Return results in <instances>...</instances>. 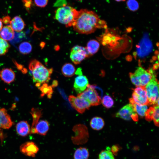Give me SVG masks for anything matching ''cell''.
Segmentation results:
<instances>
[{
	"instance_id": "1",
	"label": "cell",
	"mask_w": 159,
	"mask_h": 159,
	"mask_svg": "<svg viewBox=\"0 0 159 159\" xmlns=\"http://www.w3.org/2000/svg\"><path fill=\"white\" fill-rule=\"evenodd\" d=\"M72 26L75 31L85 34L93 33L97 28L107 27L105 21L100 19L94 11L86 9L79 11L77 18Z\"/></svg>"
},
{
	"instance_id": "2",
	"label": "cell",
	"mask_w": 159,
	"mask_h": 159,
	"mask_svg": "<svg viewBox=\"0 0 159 159\" xmlns=\"http://www.w3.org/2000/svg\"><path fill=\"white\" fill-rule=\"evenodd\" d=\"M29 68L34 82L41 85L48 82L53 72L52 68L48 69L36 59L32 60Z\"/></svg>"
},
{
	"instance_id": "3",
	"label": "cell",
	"mask_w": 159,
	"mask_h": 159,
	"mask_svg": "<svg viewBox=\"0 0 159 159\" xmlns=\"http://www.w3.org/2000/svg\"><path fill=\"white\" fill-rule=\"evenodd\" d=\"M79 11L69 6H64L55 11V18L59 23L66 27L73 26L78 15Z\"/></svg>"
},
{
	"instance_id": "4",
	"label": "cell",
	"mask_w": 159,
	"mask_h": 159,
	"mask_svg": "<svg viewBox=\"0 0 159 159\" xmlns=\"http://www.w3.org/2000/svg\"><path fill=\"white\" fill-rule=\"evenodd\" d=\"M154 71L145 70L139 67L134 73H130L129 77L132 83L136 87H145L151 80Z\"/></svg>"
},
{
	"instance_id": "5",
	"label": "cell",
	"mask_w": 159,
	"mask_h": 159,
	"mask_svg": "<svg viewBox=\"0 0 159 159\" xmlns=\"http://www.w3.org/2000/svg\"><path fill=\"white\" fill-rule=\"evenodd\" d=\"M145 87L149 105H159V83L154 72Z\"/></svg>"
},
{
	"instance_id": "6",
	"label": "cell",
	"mask_w": 159,
	"mask_h": 159,
	"mask_svg": "<svg viewBox=\"0 0 159 159\" xmlns=\"http://www.w3.org/2000/svg\"><path fill=\"white\" fill-rule=\"evenodd\" d=\"M129 101L138 104L149 105L145 87L138 86L133 89L132 97L130 99Z\"/></svg>"
},
{
	"instance_id": "7",
	"label": "cell",
	"mask_w": 159,
	"mask_h": 159,
	"mask_svg": "<svg viewBox=\"0 0 159 159\" xmlns=\"http://www.w3.org/2000/svg\"><path fill=\"white\" fill-rule=\"evenodd\" d=\"M90 56L86 47L77 45L71 49L70 58L75 64H78L86 58Z\"/></svg>"
},
{
	"instance_id": "8",
	"label": "cell",
	"mask_w": 159,
	"mask_h": 159,
	"mask_svg": "<svg viewBox=\"0 0 159 159\" xmlns=\"http://www.w3.org/2000/svg\"><path fill=\"white\" fill-rule=\"evenodd\" d=\"M84 92L79 93L77 96L81 97L88 102L91 105L97 106L101 104V98L96 91L89 86Z\"/></svg>"
},
{
	"instance_id": "9",
	"label": "cell",
	"mask_w": 159,
	"mask_h": 159,
	"mask_svg": "<svg viewBox=\"0 0 159 159\" xmlns=\"http://www.w3.org/2000/svg\"><path fill=\"white\" fill-rule=\"evenodd\" d=\"M116 116L126 120H132L135 121L138 120V116L131 103L126 105L116 113Z\"/></svg>"
},
{
	"instance_id": "10",
	"label": "cell",
	"mask_w": 159,
	"mask_h": 159,
	"mask_svg": "<svg viewBox=\"0 0 159 159\" xmlns=\"http://www.w3.org/2000/svg\"><path fill=\"white\" fill-rule=\"evenodd\" d=\"M69 101L72 107L78 112L82 113L86 110L89 109L91 105L84 99L77 96L70 95L69 97Z\"/></svg>"
},
{
	"instance_id": "11",
	"label": "cell",
	"mask_w": 159,
	"mask_h": 159,
	"mask_svg": "<svg viewBox=\"0 0 159 159\" xmlns=\"http://www.w3.org/2000/svg\"><path fill=\"white\" fill-rule=\"evenodd\" d=\"M20 150L24 154L29 157H34L38 152L39 149L34 143L28 141L21 145Z\"/></svg>"
},
{
	"instance_id": "12",
	"label": "cell",
	"mask_w": 159,
	"mask_h": 159,
	"mask_svg": "<svg viewBox=\"0 0 159 159\" xmlns=\"http://www.w3.org/2000/svg\"><path fill=\"white\" fill-rule=\"evenodd\" d=\"M49 128V125L47 121L42 120L38 121L33 128H31L30 133H37L42 135H45Z\"/></svg>"
},
{
	"instance_id": "13",
	"label": "cell",
	"mask_w": 159,
	"mask_h": 159,
	"mask_svg": "<svg viewBox=\"0 0 159 159\" xmlns=\"http://www.w3.org/2000/svg\"><path fill=\"white\" fill-rule=\"evenodd\" d=\"M88 85L87 77L82 75H79L75 79L74 88L76 92L79 94L84 91Z\"/></svg>"
},
{
	"instance_id": "14",
	"label": "cell",
	"mask_w": 159,
	"mask_h": 159,
	"mask_svg": "<svg viewBox=\"0 0 159 159\" xmlns=\"http://www.w3.org/2000/svg\"><path fill=\"white\" fill-rule=\"evenodd\" d=\"M13 124L6 110L4 108L0 109V128L8 129L12 126Z\"/></svg>"
},
{
	"instance_id": "15",
	"label": "cell",
	"mask_w": 159,
	"mask_h": 159,
	"mask_svg": "<svg viewBox=\"0 0 159 159\" xmlns=\"http://www.w3.org/2000/svg\"><path fill=\"white\" fill-rule=\"evenodd\" d=\"M0 77L4 82L9 84L13 82L15 79V73L11 69L5 68L0 71Z\"/></svg>"
},
{
	"instance_id": "16",
	"label": "cell",
	"mask_w": 159,
	"mask_h": 159,
	"mask_svg": "<svg viewBox=\"0 0 159 159\" xmlns=\"http://www.w3.org/2000/svg\"><path fill=\"white\" fill-rule=\"evenodd\" d=\"M9 24L13 29L17 32L21 31L25 26L23 19L19 16H16L14 17L11 20Z\"/></svg>"
},
{
	"instance_id": "17",
	"label": "cell",
	"mask_w": 159,
	"mask_h": 159,
	"mask_svg": "<svg viewBox=\"0 0 159 159\" xmlns=\"http://www.w3.org/2000/svg\"><path fill=\"white\" fill-rule=\"evenodd\" d=\"M16 130L18 134L22 136L27 135L30 132V126L26 121L19 122L16 125Z\"/></svg>"
},
{
	"instance_id": "18",
	"label": "cell",
	"mask_w": 159,
	"mask_h": 159,
	"mask_svg": "<svg viewBox=\"0 0 159 159\" xmlns=\"http://www.w3.org/2000/svg\"><path fill=\"white\" fill-rule=\"evenodd\" d=\"M14 37V30L10 25L4 26L0 31V37L5 41L11 40Z\"/></svg>"
},
{
	"instance_id": "19",
	"label": "cell",
	"mask_w": 159,
	"mask_h": 159,
	"mask_svg": "<svg viewBox=\"0 0 159 159\" xmlns=\"http://www.w3.org/2000/svg\"><path fill=\"white\" fill-rule=\"evenodd\" d=\"M100 47V43L97 41L95 39H92L87 42L86 48L91 56L96 53L98 51Z\"/></svg>"
},
{
	"instance_id": "20",
	"label": "cell",
	"mask_w": 159,
	"mask_h": 159,
	"mask_svg": "<svg viewBox=\"0 0 159 159\" xmlns=\"http://www.w3.org/2000/svg\"><path fill=\"white\" fill-rule=\"evenodd\" d=\"M62 72L65 77H70L73 76L75 72L74 66L70 63L64 64L62 68Z\"/></svg>"
},
{
	"instance_id": "21",
	"label": "cell",
	"mask_w": 159,
	"mask_h": 159,
	"mask_svg": "<svg viewBox=\"0 0 159 159\" xmlns=\"http://www.w3.org/2000/svg\"><path fill=\"white\" fill-rule=\"evenodd\" d=\"M105 122L103 120L101 117H95L91 120L90 125L93 129L98 130L102 129L104 126Z\"/></svg>"
},
{
	"instance_id": "22",
	"label": "cell",
	"mask_w": 159,
	"mask_h": 159,
	"mask_svg": "<svg viewBox=\"0 0 159 159\" xmlns=\"http://www.w3.org/2000/svg\"><path fill=\"white\" fill-rule=\"evenodd\" d=\"M89 156L88 151L85 148L80 147L77 149L74 155V159H88Z\"/></svg>"
},
{
	"instance_id": "23",
	"label": "cell",
	"mask_w": 159,
	"mask_h": 159,
	"mask_svg": "<svg viewBox=\"0 0 159 159\" xmlns=\"http://www.w3.org/2000/svg\"><path fill=\"white\" fill-rule=\"evenodd\" d=\"M130 102L133 105L134 110L138 115L141 117L145 116V112L148 109L147 105L138 104L132 101H130Z\"/></svg>"
},
{
	"instance_id": "24",
	"label": "cell",
	"mask_w": 159,
	"mask_h": 159,
	"mask_svg": "<svg viewBox=\"0 0 159 159\" xmlns=\"http://www.w3.org/2000/svg\"><path fill=\"white\" fill-rule=\"evenodd\" d=\"M38 88L41 92V96H43L46 94L48 98H51L53 92V90L51 86H49L46 83H45L43 84Z\"/></svg>"
},
{
	"instance_id": "25",
	"label": "cell",
	"mask_w": 159,
	"mask_h": 159,
	"mask_svg": "<svg viewBox=\"0 0 159 159\" xmlns=\"http://www.w3.org/2000/svg\"><path fill=\"white\" fill-rule=\"evenodd\" d=\"M33 118V122L31 128H33L39 121L41 116L42 110L37 108H32L30 112Z\"/></svg>"
},
{
	"instance_id": "26",
	"label": "cell",
	"mask_w": 159,
	"mask_h": 159,
	"mask_svg": "<svg viewBox=\"0 0 159 159\" xmlns=\"http://www.w3.org/2000/svg\"><path fill=\"white\" fill-rule=\"evenodd\" d=\"M19 49L21 53L24 54H26L30 53L32 50V47L29 42H24L19 45Z\"/></svg>"
},
{
	"instance_id": "27",
	"label": "cell",
	"mask_w": 159,
	"mask_h": 159,
	"mask_svg": "<svg viewBox=\"0 0 159 159\" xmlns=\"http://www.w3.org/2000/svg\"><path fill=\"white\" fill-rule=\"evenodd\" d=\"M10 47L9 44L0 37V56L5 55Z\"/></svg>"
},
{
	"instance_id": "28",
	"label": "cell",
	"mask_w": 159,
	"mask_h": 159,
	"mask_svg": "<svg viewBox=\"0 0 159 159\" xmlns=\"http://www.w3.org/2000/svg\"><path fill=\"white\" fill-rule=\"evenodd\" d=\"M101 102L104 107L108 108L112 107L114 103L112 98L108 95H106L103 97Z\"/></svg>"
},
{
	"instance_id": "29",
	"label": "cell",
	"mask_w": 159,
	"mask_h": 159,
	"mask_svg": "<svg viewBox=\"0 0 159 159\" xmlns=\"http://www.w3.org/2000/svg\"><path fill=\"white\" fill-rule=\"evenodd\" d=\"M99 159H115L113 153L110 150L102 151L99 155Z\"/></svg>"
},
{
	"instance_id": "30",
	"label": "cell",
	"mask_w": 159,
	"mask_h": 159,
	"mask_svg": "<svg viewBox=\"0 0 159 159\" xmlns=\"http://www.w3.org/2000/svg\"><path fill=\"white\" fill-rule=\"evenodd\" d=\"M126 5L128 9L133 11H137L139 8V4L136 0H127Z\"/></svg>"
},
{
	"instance_id": "31",
	"label": "cell",
	"mask_w": 159,
	"mask_h": 159,
	"mask_svg": "<svg viewBox=\"0 0 159 159\" xmlns=\"http://www.w3.org/2000/svg\"><path fill=\"white\" fill-rule=\"evenodd\" d=\"M154 111L152 120L155 125L157 126H159V105H153Z\"/></svg>"
},
{
	"instance_id": "32",
	"label": "cell",
	"mask_w": 159,
	"mask_h": 159,
	"mask_svg": "<svg viewBox=\"0 0 159 159\" xmlns=\"http://www.w3.org/2000/svg\"><path fill=\"white\" fill-rule=\"evenodd\" d=\"M153 111V106L150 107L147 110L145 116V119L147 121H150L152 120Z\"/></svg>"
},
{
	"instance_id": "33",
	"label": "cell",
	"mask_w": 159,
	"mask_h": 159,
	"mask_svg": "<svg viewBox=\"0 0 159 159\" xmlns=\"http://www.w3.org/2000/svg\"><path fill=\"white\" fill-rule=\"evenodd\" d=\"M24 6L27 11H29L33 5L32 0H22Z\"/></svg>"
},
{
	"instance_id": "34",
	"label": "cell",
	"mask_w": 159,
	"mask_h": 159,
	"mask_svg": "<svg viewBox=\"0 0 159 159\" xmlns=\"http://www.w3.org/2000/svg\"><path fill=\"white\" fill-rule=\"evenodd\" d=\"M34 2L37 6L44 7L47 5L48 0H34Z\"/></svg>"
},
{
	"instance_id": "35",
	"label": "cell",
	"mask_w": 159,
	"mask_h": 159,
	"mask_svg": "<svg viewBox=\"0 0 159 159\" xmlns=\"http://www.w3.org/2000/svg\"><path fill=\"white\" fill-rule=\"evenodd\" d=\"M2 22L4 24H9L11 21V18L9 16H6L1 19Z\"/></svg>"
},
{
	"instance_id": "36",
	"label": "cell",
	"mask_w": 159,
	"mask_h": 159,
	"mask_svg": "<svg viewBox=\"0 0 159 159\" xmlns=\"http://www.w3.org/2000/svg\"><path fill=\"white\" fill-rule=\"evenodd\" d=\"M75 73L76 74H79V75H82L81 69L80 68H78L75 72Z\"/></svg>"
},
{
	"instance_id": "37",
	"label": "cell",
	"mask_w": 159,
	"mask_h": 159,
	"mask_svg": "<svg viewBox=\"0 0 159 159\" xmlns=\"http://www.w3.org/2000/svg\"><path fill=\"white\" fill-rule=\"evenodd\" d=\"M58 85V82L56 80H54L53 82V83L52 84V87H54L57 86Z\"/></svg>"
},
{
	"instance_id": "38",
	"label": "cell",
	"mask_w": 159,
	"mask_h": 159,
	"mask_svg": "<svg viewBox=\"0 0 159 159\" xmlns=\"http://www.w3.org/2000/svg\"><path fill=\"white\" fill-rule=\"evenodd\" d=\"M3 27V24L1 19H0V31Z\"/></svg>"
},
{
	"instance_id": "39",
	"label": "cell",
	"mask_w": 159,
	"mask_h": 159,
	"mask_svg": "<svg viewBox=\"0 0 159 159\" xmlns=\"http://www.w3.org/2000/svg\"><path fill=\"white\" fill-rule=\"evenodd\" d=\"M115 0L117 2H120V1H125L126 0Z\"/></svg>"
},
{
	"instance_id": "40",
	"label": "cell",
	"mask_w": 159,
	"mask_h": 159,
	"mask_svg": "<svg viewBox=\"0 0 159 159\" xmlns=\"http://www.w3.org/2000/svg\"></svg>"
},
{
	"instance_id": "41",
	"label": "cell",
	"mask_w": 159,
	"mask_h": 159,
	"mask_svg": "<svg viewBox=\"0 0 159 159\" xmlns=\"http://www.w3.org/2000/svg\"></svg>"
}]
</instances>
